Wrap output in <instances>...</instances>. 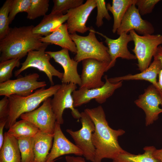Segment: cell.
Wrapping results in <instances>:
<instances>
[{"mask_svg": "<svg viewBox=\"0 0 162 162\" xmlns=\"http://www.w3.org/2000/svg\"><path fill=\"white\" fill-rule=\"evenodd\" d=\"M156 149L153 146H146L143 149L144 152L136 155L127 152L118 154L112 160V162H160L153 156V152Z\"/></svg>", "mask_w": 162, "mask_h": 162, "instance_id": "obj_25", "label": "cell"}, {"mask_svg": "<svg viewBox=\"0 0 162 162\" xmlns=\"http://www.w3.org/2000/svg\"><path fill=\"white\" fill-rule=\"evenodd\" d=\"M82 62L81 84L79 88L90 89L102 86L105 82L102 81V77L105 72L111 68L110 62L92 58L85 59Z\"/></svg>", "mask_w": 162, "mask_h": 162, "instance_id": "obj_11", "label": "cell"}, {"mask_svg": "<svg viewBox=\"0 0 162 162\" xmlns=\"http://www.w3.org/2000/svg\"><path fill=\"white\" fill-rule=\"evenodd\" d=\"M95 31L91 27L86 36H80L76 33L70 34L76 46L77 51L74 59L77 62L88 58L110 62L108 48L98 40Z\"/></svg>", "mask_w": 162, "mask_h": 162, "instance_id": "obj_4", "label": "cell"}, {"mask_svg": "<svg viewBox=\"0 0 162 162\" xmlns=\"http://www.w3.org/2000/svg\"><path fill=\"white\" fill-rule=\"evenodd\" d=\"M30 3L31 0H12L9 15L10 24L11 23L17 14L22 12L27 13Z\"/></svg>", "mask_w": 162, "mask_h": 162, "instance_id": "obj_32", "label": "cell"}, {"mask_svg": "<svg viewBox=\"0 0 162 162\" xmlns=\"http://www.w3.org/2000/svg\"><path fill=\"white\" fill-rule=\"evenodd\" d=\"M77 88L76 85L73 83H62L60 88L53 95L51 104L55 115L56 122L62 124L64 122L63 114L66 109H70L73 117L80 119L81 113L74 106L72 93Z\"/></svg>", "mask_w": 162, "mask_h": 162, "instance_id": "obj_9", "label": "cell"}, {"mask_svg": "<svg viewBox=\"0 0 162 162\" xmlns=\"http://www.w3.org/2000/svg\"><path fill=\"white\" fill-rule=\"evenodd\" d=\"M95 32L105 39V42L107 46L108 53L111 58L110 63L111 68L115 65L117 58H121L127 60L136 59L135 55L131 53L128 48V43L133 41V39L130 34L123 32L119 35L118 38L113 39L100 32L96 31Z\"/></svg>", "mask_w": 162, "mask_h": 162, "instance_id": "obj_17", "label": "cell"}, {"mask_svg": "<svg viewBox=\"0 0 162 162\" xmlns=\"http://www.w3.org/2000/svg\"><path fill=\"white\" fill-rule=\"evenodd\" d=\"M34 137H22L17 139L22 162H34Z\"/></svg>", "mask_w": 162, "mask_h": 162, "instance_id": "obj_27", "label": "cell"}, {"mask_svg": "<svg viewBox=\"0 0 162 162\" xmlns=\"http://www.w3.org/2000/svg\"><path fill=\"white\" fill-rule=\"evenodd\" d=\"M160 0H136L135 5L141 15H144L151 13Z\"/></svg>", "mask_w": 162, "mask_h": 162, "instance_id": "obj_34", "label": "cell"}, {"mask_svg": "<svg viewBox=\"0 0 162 162\" xmlns=\"http://www.w3.org/2000/svg\"><path fill=\"white\" fill-rule=\"evenodd\" d=\"M12 0H7L0 9V40L8 33L10 28L9 15Z\"/></svg>", "mask_w": 162, "mask_h": 162, "instance_id": "obj_30", "label": "cell"}, {"mask_svg": "<svg viewBox=\"0 0 162 162\" xmlns=\"http://www.w3.org/2000/svg\"><path fill=\"white\" fill-rule=\"evenodd\" d=\"M154 56H156L159 59L162 65L161 70L158 74V84L159 87L158 91L162 99V45H160L158 47Z\"/></svg>", "mask_w": 162, "mask_h": 162, "instance_id": "obj_36", "label": "cell"}, {"mask_svg": "<svg viewBox=\"0 0 162 162\" xmlns=\"http://www.w3.org/2000/svg\"><path fill=\"white\" fill-rule=\"evenodd\" d=\"M20 59L12 58L1 62L0 63V83L10 80L12 76V71L20 64Z\"/></svg>", "mask_w": 162, "mask_h": 162, "instance_id": "obj_29", "label": "cell"}, {"mask_svg": "<svg viewBox=\"0 0 162 162\" xmlns=\"http://www.w3.org/2000/svg\"><path fill=\"white\" fill-rule=\"evenodd\" d=\"M51 99L50 98L46 99L40 107L22 114L20 118L32 123L42 132L54 134L56 119L51 106Z\"/></svg>", "mask_w": 162, "mask_h": 162, "instance_id": "obj_12", "label": "cell"}, {"mask_svg": "<svg viewBox=\"0 0 162 162\" xmlns=\"http://www.w3.org/2000/svg\"><path fill=\"white\" fill-rule=\"evenodd\" d=\"M105 82L102 87L88 89L79 88L75 90L72 93L75 108L87 104L94 99L98 103L102 104L105 102L111 97L115 91L120 88L123 81L112 83L109 80L107 76H104Z\"/></svg>", "mask_w": 162, "mask_h": 162, "instance_id": "obj_10", "label": "cell"}, {"mask_svg": "<svg viewBox=\"0 0 162 162\" xmlns=\"http://www.w3.org/2000/svg\"><path fill=\"white\" fill-rule=\"evenodd\" d=\"M65 159L66 162H86L84 158L80 156H65Z\"/></svg>", "mask_w": 162, "mask_h": 162, "instance_id": "obj_37", "label": "cell"}, {"mask_svg": "<svg viewBox=\"0 0 162 162\" xmlns=\"http://www.w3.org/2000/svg\"><path fill=\"white\" fill-rule=\"evenodd\" d=\"M8 98L4 96L0 100V122L7 120L9 113Z\"/></svg>", "mask_w": 162, "mask_h": 162, "instance_id": "obj_35", "label": "cell"}, {"mask_svg": "<svg viewBox=\"0 0 162 162\" xmlns=\"http://www.w3.org/2000/svg\"><path fill=\"white\" fill-rule=\"evenodd\" d=\"M139 107L144 111L145 115V124L148 126L158 119L162 112V99L156 88L152 84L144 90V92L139 96L134 101Z\"/></svg>", "mask_w": 162, "mask_h": 162, "instance_id": "obj_13", "label": "cell"}, {"mask_svg": "<svg viewBox=\"0 0 162 162\" xmlns=\"http://www.w3.org/2000/svg\"><path fill=\"white\" fill-rule=\"evenodd\" d=\"M4 141L0 151V162H22L17 139L7 132L4 134Z\"/></svg>", "mask_w": 162, "mask_h": 162, "instance_id": "obj_23", "label": "cell"}, {"mask_svg": "<svg viewBox=\"0 0 162 162\" xmlns=\"http://www.w3.org/2000/svg\"><path fill=\"white\" fill-rule=\"evenodd\" d=\"M153 156L160 162H162V148L158 149L156 148L153 152Z\"/></svg>", "mask_w": 162, "mask_h": 162, "instance_id": "obj_39", "label": "cell"}, {"mask_svg": "<svg viewBox=\"0 0 162 162\" xmlns=\"http://www.w3.org/2000/svg\"><path fill=\"white\" fill-rule=\"evenodd\" d=\"M56 160H54V161H51V162H54L55 161H56Z\"/></svg>", "mask_w": 162, "mask_h": 162, "instance_id": "obj_40", "label": "cell"}, {"mask_svg": "<svg viewBox=\"0 0 162 162\" xmlns=\"http://www.w3.org/2000/svg\"><path fill=\"white\" fill-rule=\"evenodd\" d=\"M39 77L38 73H33L0 83V95L8 98L13 94L22 96L30 95L34 90L46 86L45 81H38Z\"/></svg>", "mask_w": 162, "mask_h": 162, "instance_id": "obj_8", "label": "cell"}, {"mask_svg": "<svg viewBox=\"0 0 162 162\" xmlns=\"http://www.w3.org/2000/svg\"><path fill=\"white\" fill-rule=\"evenodd\" d=\"M53 6L51 13H61L64 15L69 10L77 7L82 4L83 0H53Z\"/></svg>", "mask_w": 162, "mask_h": 162, "instance_id": "obj_31", "label": "cell"}, {"mask_svg": "<svg viewBox=\"0 0 162 162\" xmlns=\"http://www.w3.org/2000/svg\"><path fill=\"white\" fill-rule=\"evenodd\" d=\"M61 86V84H57L47 89L42 87L26 96L11 95L8 97L9 113L5 128L9 129L22 114L35 110L42 102L53 96Z\"/></svg>", "mask_w": 162, "mask_h": 162, "instance_id": "obj_3", "label": "cell"}, {"mask_svg": "<svg viewBox=\"0 0 162 162\" xmlns=\"http://www.w3.org/2000/svg\"><path fill=\"white\" fill-rule=\"evenodd\" d=\"M40 40L43 43L59 46L75 54L76 53V44L70 36L66 23L61 25L49 35L42 37Z\"/></svg>", "mask_w": 162, "mask_h": 162, "instance_id": "obj_20", "label": "cell"}, {"mask_svg": "<svg viewBox=\"0 0 162 162\" xmlns=\"http://www.w3.org/2000/svg\"><path fill=\"white\" fill-rule=\"evenodd\" d=\"M80 119L82 124L80 130L74 131L67 129L66 131L73 139L75 144L81 150L86 159L94 162L95 149L92 143V135L95 130V125L84 111L81 112Z\"/></svg>", "mask_w": 162, "mask_h": 162, "instance_id": "obj_7", "label": "cell"}, {"mask_svg": "<svg viewBox=\"0 0 162 162\" xmlns=\"http://www.w3.org/2000/svg\"><path fill=\"white\" fill-rule=\"evenodd\" d=\"M136 0H113L112 5L108 3L106 4L108 11H110L113 17L112 32H116L122 19L129 8L135 4Z\"/></svg>", "mask_w": 162, "mask_h": 162, "instance_id": "obj_24", "label": "cell"}, {"mask_svg": "<svg viewBox=\"0 0 162 162\" xmlns=\"http://www.w3.org/2000/svg\"><path fill=\"white\" fill-rule=\"evenodd\" d=\"M50 44L45 43L38 50L29 52L25 60L21 63L20 68L14 72V76H17L22 72L30 68H36L45 73L48 77L52 86L54 85L52 78L57 77L61 80L63 77V73L57 70L50 63V56L46 52L45 50Z\"/></svg>", "mask_w": 162, "mask_h": 162, "instance_id": "obj_6", "label": "cell"}, {"mask_svg": "<svg viewBox=\"0 0 162 162\" xmlns=\"http://www.w3.org/2000/svg\"><path fill=\"white\" fill-rule=\"evenodd\" d=\"M40 131L34 124L26 120L16 122L7 132L16 139L22 137H33Z\"/></svg>", "mask_w": 162, "mask_h": 162, "instance_id": "obj_26", "label": "cell"}, {"mask_svg": "<svg viewBox=\"0 0 162 162\" xmlns=\"http://www.w3.org/2000/svg\"><path fill=\"white\" fill-rule=\"evenodd\" d=\"M95 7V0H87L85 3L67 11L68 16L66 23L70 34L76 32L83 34L89 31L90 27L86 26V22Z\"/></svg>", "mask_w": 162, "mask_h": 162, "instance_id": "obj_15", "label": "cell"}, {"mask_svg": "<svg viewBox=\"0 0 162 162\" xmlns=\"http://www.w3.org/2000/svg\"><path fill=\"white\" fill-rule=\"evenodd\" d=\"M68 16L67 13L64 15L61 13H51L46 15L40 22L33 27L32 32L41 36H47L67 21Z\"/></svg>", "mask_w": 162, "mask_h": 162, "instance_id": "obj_21", "label": "cell"}, {"mask_svg": "<svg viewBox=\"0 0 162 162\" xmlns=\"http://www.w3.org/2000/svg\"><path fill=\"white\" fill-rule=\"evenodd\" d=\"M46 52L62 67L64 72L61 80L62 83H71L78 85L80 87L81 86L80 76L77 70L78 62L70 58L68 49H62L58 51H46Z\"/></svg>", "mask_w": 162, "mask_h": 162, "instance_id": "obj_16", "label": "cell"}, {"mask_svg": "<svg viewBox=\"0 0 162 162\" xmlns=\"http://www.w3.org/2000/svg\"><path fill=\"white\" fill-rule=\"evenodd\" d=\"M129 32L134 45L132 50L137 60L138 69L142 72L149 66L157 48L162 44V34L140 35L134 30Z\"/></svg>", "mask_w": 162, "mask_h": 162, "instance_id": "obj_5", "label": "cell"}, {"mask_svg": "<svg viewBox=\"0 0 162 162\" xmlns=\"http://www.w3.org/2000/svg\"><path fill=\"white\" fill-rule=\"evenodd\" d=\"M84 111L94 123L95 129L92 141L95 149L94 162H101L104 158L112 160L119 154L125 153L118 142V137L125 133L122 129L114 130L109 125L102 107L87 108Z\"/></svg>", "mask_w": 162, "mask_h": 162, "instance_id": "obj_1", "label": "cell"}, {"mask_svg": "<svg viewBox=\"0 0 162 162\" xmlns=\"http://www.w3.org/2000/svg\"><path fill=\"white\" fill-rule=\"evenodd\" d=\"M7 120H4L0 122V149L2 146L4 141V134L3 130L5 127Z\"/></svg>", "mask_w": 162, "mask_h": 162, "instance_id": "obj_38", "label": "cell"}, {"mask_svg": "<svg viewBox=\"0 0 162 162\" xmlns=\"http://www.w3.org/2000/svg\"><path fill=\"white\" fill-rule=\"evenodd\" d=\"M70 154L80 156L83 155L81 150L65 137L61 130L60 124L56 122L52 146L46 162H51L61 156Z\"/></svg>", "mask_w": 162, "mask_h": 162, "instance_id": "obj_18", "label": "cell"}, {"mask_svg": "<svg viewBox=\"0 0 162 162\" xmlns=\"http://www.w3.org/2000/svg\"><path fill=\"white\" fill-rule=\"evenodd\" d=\"M96 7L97 8V15L96 17L95 24L97 27L102 26L104 22L103 20L105 18L110 21L111 17L106 7V2L104 0H95Z\"/></svg>", "mask_w": 162, "mask_h": 162, "instance_id": "obj_33", "label": "cell"}, {"mask_svg": "<svg viewBox=\"0 0 162 162\" xmlns=\"http://www.w3.org/2000/svg\"><path fill=\"white\" fill-rule=\"evenodd\" d=\"M32 25L10 28L6 36L0 40V61L12 58L21 59L32 50L40 49L45 43L42 36L34 34Z\"/></svg>", "mask_w": 162, "mask_h": 162, "instance_id": "obj_2", "label": "cell"}, {"mask_svg": "<svg viewBox=\"0 0 162 162\" xmlns=\"http://www.w3.org/2000/svg\"><path fill=\"white\" fill-rule=\"evenodd\" d=\"M34 137V162H46L52 146L54 134H48L40 130Z\"/></svg>", "mask_w": 162, "mask_h": 162, "instance_id": "obj_22", "label": "cell"}, {"mask_svg": "<svg viewBox=\"0 0 162 162\" xmlns=\"http://www.w3.org/2000/svg\"><path fill=\"white\" fill-rule=\"evenodd\" d=\"M131 30L140 35L153 34L154 32L152 23L142 18L135 4H132L127 11L116 32L119 35Z\"/></svg>", "mask_w": 162, "mask_h": 162, "instance_id": "obj_14", "label": "cell"}, {"mask_svg": "<svg viewBox=\"0 0 162 162\" xmlns=\"http://www.w3.org/2000/svg\"><path fill=\"white\" fill-rule=\"evenodd\" d=\"M49 0H31L30 5L27 12V18L34 20L39 17L44 16L48 11Z\"/></svg>", "mask_w": 162, "mask_h": 162, "instance_id": "obj_28", "label": "cell"}, {"mask_svg": "<svg viewBox=\"0 0 162 162\" xmlns=\"http://www.w3.org/2000/svg\"><path fill=\"white\" fill-rule=\"evenodd\" d=\"M153 57L154 60L148 68L141 73L111 78H108L109 80L111 83H115L124 80H145L151 82L158 91L157 77L161 70L162 65L160 61L156 56H154Z\"/></svg>", "mask_w": 162, "mask_h": 162, "instance_id": "obj_19", "label": "cell"}]
</instances>
